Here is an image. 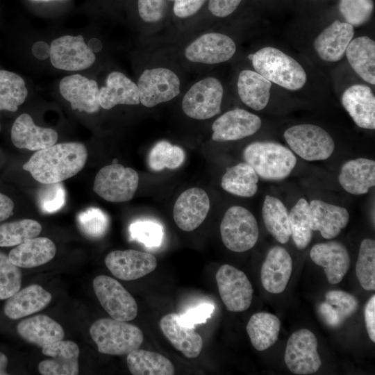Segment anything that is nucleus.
<instances>
[{
  "label": "nucleus",
  "mask_w": 375,
  "mask_h": 375,
  "mask_svg": "<svg viewBox=\"0 0 375 375\" xmlns=\"http://www.w3.org/2000/svg\"><path fill=\"white\" fill-rule=\"evenodd\" d=\"M87 158L88 150L83 144L63 142L37 151L23 169L42 184L60 183L78 174Z\"/></svg>",
  "instance_id": "nucleus-1"
},
{
  "label": "nucleus",
  "mask_w": 375,
  "mask_h": 375,
  "mask_svg": "<svg viewBox=\"0 0 375 375\" xmlns=\"http://www.w3.org/2000/svg\"><path fill=\"white\" fill-rule=\"evenodd\" d=\"M251 60L256 72L287 90H300L306 83L307 75L300 63L278 49L263 47L253 53Z\"/></svg>",
  "instance_id": "nucleus-2"
},
{
  "label": "nucleus",
  "mask_w": 375,
  "mask_h": 375,
  "mask_svg": "<svg viewBox=\"0 0 375 375\" xmlns=\"http://www.w3.org/2000/svg\"><path fill=\"white\" fill-rule=\"evenodd\" d=\"M243 158L258 176L267 181L287 178L297 163L292 151L274 142H256L246 147Z\"/></svg>",
  "instance_id": "nucleus-3"
},
{
  "label": "nucleus",
  "mask_w": 375,
  "mask_h": 375,
  "mask_svg": "<svg viewBox=\"0 0 375 375\" xmlns=\"http://www.w3.org/2000/svg\"><path fill=\"white\" fill-rule=\"evenodd\" d=\"M92 339L99 352L112 355H127L138 349L144 340L142 331L136 326L110 318L95 321L90 328Z\"/></svg>",
  "instance_id": "nucleus-4"
},
{
  "label": "nucleus",
  "mask_w": 375,
  "mask_h": 375,
  "mask_svg": "<svg viewBox=\"0 0 375 375\" xmlns=\"http://www.w3.org/2000/svg\"><path fill=\"white\" fill-rule=\"evenodd\" d=\"M283 137L290 149L308 161L326 160L335 149V143L330 134L315 124L292 126L284 132Z\"/></svg>",
  "instance_id": "nucleus-5"
},
{
  "label": "nucleus",
  "mask_w": 375,
  "mask_h": 375,
  "mask_svg": "<svg viewBox=\"0 0 375 375\" xmlns=\"http://www.w3.org/2000/svg\"><path fill=\"white\" fill-rule=\"evenodd\" d=\"M220 234L225 247L234 252H244L256 244L259 230L253 215L247 208L233 206L225 212Z\"/></svg>",
  "instance_id": "nucleus-6"
},
{
  "label": "nucleus",
  "mask_w": 375,
  "mask_h": 375,
  "mask_svg": "<svg viewBox=\"0 0 375 375\" xmlns=\"http://www.w3.org/2000/svg\"><path fill=\"white\" fill-rule=\"evenodd\" d=\"M138 182L139 176L135 169L113 163L97 172L93 190L108 201L125 202L133 197Z\"/></svg>",
  "instance_id": "nucleus-7"
},
{
  "label": "nucleus",
  "mask_w": 375,
  "mask_h": 375,
  "mask_svg": "<svg viewBox=\"0 0 375 375\" xmlns=\"http://www.w3.org/2000/svg\"><path fill=\"white\" fill-rule=\"evenodd\" d=\"M93 288L101 306L113 319L128 322L138 315V304L133 296L116 279L106 275L95 277Z\"/></svg>",
  "instance_id": "nucleus-8"
},
{
  "label": "nucleus",
  "mask_w": 375,
  "mask_h": 375,
  "mask_svg": "<svg viewBox=\"0 0 375 375\" xmlns=\"http://www.w3.org/2000/svg\"><path fill=\"white\" fill-rule=\"evenodd\" d=\"M224 90L220 81L213 77L203 78L194 83L182 101V109L186 115L195 119H207L221 110Z\"/></svg>",
  "instance_id": "nucleus-9"
},
{
  "label": "nucleus",
  "mask_w": 375,
  "mask_h": 375,
  "mask_svg": "<svg viewBox=\"0 0 375 375\" xmlns=\"http://www.w3.org/2000/svg\"><path fill=\"white\" fill-rule=\"evenodd\" d=\"M317 339L306 328L293 333L287 342L284 360L294 374L307 375L317 372L322 365L317 352Z\"/></svg>",
  "instance_id": "nucleus-10"
},
{
  "label": "nucleus",
  "mask_w": 375,
  "mask_h": 375,
  "mask_svg": "<svg viewBox=\"0 0 375 375\" xmlns=\"http://www.w3.org/2000/svg\"><path fill=\"white\" fill-rule=\"evenodd\" d=\"M215 279L220 297L228 311L242 312L249 308L253 290L242 271L223 265L218 269Z\"/></svg>",
  "instance_id": "nucleus-11"
},
{
  "label": "nucleus",
  "mask_w": 375,
  "mask_h": 375,
  "mask_svg": "<svg viewBox=\"0 0 375 375\" xmlns=\"http://www.w3.org/2000/svg\"><path fill=\"white\" fill-rule=\"evenodd\" d=\"M138 88L140 102L151 108L176 97L180 93V80L167 68L146 69L139 78Z\"/></svg>",
  "instance_id": "nucleus-12"
},
{
  "label": "nucleus",
  "mask_w": 375,
  "mask_h": 375,
  "mask_svg": "<svg viewBox=\"0 0 375 375\" xmlns=\"http://www.w3.org/2000/svg\"><path fill=\"white\" fill-rule=\"evenodd\" d=\"M49 58L54 67L66 71L87 69L96 59L83 35H64L55 39L50 45Z\"/></svg>",
  "instance_id": "nucleus-13"
},
{
  "label": "nucleus",
  "mask_w": 375,
  "mask_h": 375,
  "mask_svg": "<svg viewBox=\"0 0 375 375\" xmlns=\"http://www.w3.org/2000/svg\"><path fill=\"white\" fill-rule=\"evenodd\" d=\"M105 264L116 278L132 281L152 272L157 260L153 254L138 250H115L106 256Z\"/></svg>",
  "instance_id": "nucleus-14"
},
{
  "label": "nucleus",
  "mask_w": 375,
  "mask_h": 375,
  "mask_svg": "<svg viewBox=\"0 0 375 375\" xmlns=\"http://www.w3.org/2000/svg\"><path fill=\"white\" fill-rule=\"evenodd\" d=\"M236 45L228 35L209 33L197 38L185 50L188 60L204 64H218L231 59Z\"/></svg>",
  "instance_id": "nucleus-15"
},
{
  "label": "nucleus",
  "mask_w": 375,
  "mask_h": 375,
  "mask_svg": "<svg viewBox=\"0 0 375 375\" xmlns=\"http://www.w3.org/2000/svg\"><path fill=\"white\" fill-rule=\"evenodd\" d=\"M210 210V199L201 188H191L183 192L176 199L173 209L176 224L184 231L198 228Z\"/></svg>",
  "instance_id": "nucleus-16"
},
{
  "label": "nucleus",
  "mask_w": 375,
  "mask_h": 375,
  "mask_svg": "<svg viewBox=\"0 0 375 375\" xmlns=\"http://www.w3.org/2000/svg\"><path fill=\"white\" fill-rule=\"evenodd\" d=\"M261 124V119L253 113L244 109L231 110L213 122L212 139L216 142L240 140L256 133Z\"/></svg>",
  "instance_id": "nucleus-17"
},
{
  "label": "nucleus",
  "mask_w": 375,
  "mask_h": 375,
  "mask_svg": "<svg viewBox=\"0 0 375 375\" xmlns=\"http://www.w3.org/2000/svg\"><path fill=\"white\" fill-rule=\"evenodd\" d=\"M59 90L62 97L70 103L73 110L94 113L99 110V89L97 83L81 74L62 78Z\"/></svg>",
  "instance_id": "nucleus-18"
},
{
  "label": "nucleus",
  "mask_w": 375,
  "mask_h": 375,
  "mask_svg": "<svg viewBox=\"0 0 375 375\" xmlns=\"http://www.w3.org/2000/svg\"><path fill=\"white\" fill-rule=\"evenodd\" d=\"M44 355L50 359L44 360L38 365L42 375H77L79 372L78 345L70 340H60L42 347Z\"/></svg>",
  "instance_id": "nucleus-19"
},
{
  "label": "nucleus",
  "mask_w": 375,
  "mask_h": 375,
  "mask_svg": "<svg viewBox=\"0 0 375 375\" xmlns=\"http://www.w3.org/2000/svg\"><path fill=\"white\" fill-rule=\"evenodd\" d=\"M312 260L323 267L328 281L339 283L350 267V256L346 247L337 241L315 244L310 251Z\"/></svg>",
  "instance_id": "nucleus-20"
},
{
  "label": "nucleus",
  "mask_w": 375,
  "mask_h": 375,
  "mask_svg": "<svg viewBox=\"0 0 375 375\" xmlns=\"http://www.w3.org/2000/svg\"><path fill=\"white\" fill-rule=\"evenodd\" d=\"M292 267V258L285 248L280 246L271 248L260 269L263 288L272 294L283 292L290 278Z\"/></svg>",
  "instance_id": "nucleus-21"
},
{
  "label": "nucleus",
  "mask_w": 375,
  "mask_h": 375,
  "mask_svg": "<svg viewBox=\"0 0 375 375\" xmlns=\"http://www.w3.org/2000/svg\"><path fill=\"white\" fill-rule=\"evenodd\" d=\"M353 35V26L337 19L317 36L314 48L322 60L337 62L342 58Z\"/></svg>",
  "instance_id": "nucleus-22"
},
{
  "label": "nucleus",
  "mask_w": 375,
  "mask_h": 375,
  "mask_svg": "<svg viewBox=\"0 0 375 375\" xmlns=\"http://www.w3.org/2000/svg\"><path fill=\"white\" fill-rule=\"evenodd\" d=\"M57 132L50 128L40 127L34 124L27 113L20 115L11 128V140L19 149L39 151L55 144L58 140Z\"/></svg>",
  "instance_id": "nucleus-23"
},
{
  "label": "nucleus",
  "mask_w": 375,
  "mask_h": 375,
  "mask_svg": "<svg viewBox=\"0 0 375 375\" xmlns=\"http://www.w3.org/2000/svg\"><path fill=\"white\" fill-rule=\"evenodd\" d=\"M341 101L358 126L375 128V97L369 86L363 84L349 86L344 91Z\"/></svg>",
  "instance_id": "nucleus-24"
},
{
  "label": "nucleus",
  "mask_w": 375,
  "mask_h": 375,
  "mask_svg": "<svg viewBox=\"0 0 375 375\" xmlns=\"http://www.w3.org/2000/svg\"><path fill=\"white\" fill-rule=\"evenodd\" d=\"M159 326L173 347L186 358H194L199 356L203 348V339L192 327L182 323L180 315L169 313L160 319Z\"/></svg>",
  "instance_id": "nucleus-25"
},
{
  "label": "nucleus",
  "mask_w": 375,
  "mask_h": 375,
  "mask_svg": "<svg viewBox=\"0 0 375 375\" xmlns=\"http://www.w3.org/2000/svg\"><path fill=\"white\" fill-rule=\"evenodd\" d=\"M310 226L318 231L325 239L338 236L349 221V214L345 208L313 199L309 203Z\"/></svg>",
  "instance_id": "nucleus-26"
},
{
  "label": "nucleus",
  "mask_w": 375,
  "mask_h": 375,
  "mask_svg": "<svg viewBox=\"0 0 375 375\" xmlns=\"http://www.w3.org/2000/svg\"><path fill=\"white\" fill-rule=\"evenodd\" d=\"M51 299V293L38 284H32L8 298L3 312L8 318L18 319L43 310Z\"/></svg>",
  "instance_id": "nucleus-27"
},
{
  "label": "nucleus",
  "mask_w": 375,
  "mask_h": 375,
  "mask_svg": "<svg viewBox=\"0 0 375 375\" xmlns=\"http://www.w3.org/2000/svg\"><path fill=\"white\" fill-rule=\"evenodd\" d=\"M17 331L23 340L41 348L65 337L61 325L45 315H34L22 320L17 326Z\"/></svg>",
  "instance_id": "nucleus-28"
},
{
  "label": "nucleus",
  "mask_w": 375,
  "mask_h": 375,
  "mask_svg": "<svg viewBox=\"0 0 375 375\" xmlns=\"http://www.w3.org/2000/svg\"><path fill=\"white\" fill-rule=\"evenodd\" d=\"M338 181L351 194L367 193L375 185V161L360 158L346 162L341 168Z\"/></svg>",
  "instance_id": "nucleus-29"
},
{
  "label": "nucleus",
  "mask_w": 375,
  "mask_h": 375,
  "mask_svg": "<svg viewBox=\"0 0 375 375\" xmlns=\"http://www.w3.org/2000/svg\"><path fill=\"white\" fill-rule=\"evenodd\" d=\"M99 99L100 106L106 110L119 104L138 105L140 103L138 85L119 72L108 74L106 86L99 90Z\"/></svg>",
  "instance_id": "nucleus-30"
},
{
  "label": "nucleus",
  "mask_w": 375,
  "mask_h": 375,
  "mask_svg": "<svg viewBox=\"0 0 375 375\" xmlns=\"http://www.w3.org/2000/svg\"><path fill=\"white\" fill-rule=\"evenodd\" d=\"M56 253L55 244L48 238L35 237L12 249L8 257L22 268H33L51 260Z\"/></svg>",
  "instance_id": "nucleus-31"
},
{
  "label": "nucleus",
  "mask_w": 375,
  "mask_h": 375,
  "mask_svg": "<svg viewBox=\"0 0 375 375\" xmlns=\"http://www.w3.org/2000/svg\"><path fill=\"white\" fill-rule=\"evenodd\" d=\"M238 92L241 101L255 110L264 109L270 98L272 82L256 71L242 70L238 79Z\"/></svg>",
  "instance_id": "nucleus-32"
},
{
  "label": "nucleus",
  "mask_w": 375,
  "mask_h": 375,
  "mask_svg": "<svg viewBox=\"0 0 375 375\" xmlns=\"http://www.w3.org/2000/svg\"><path fill=\"white\" fill-rule=\"evenodd\" d=\"M345 54L354 72L365 81L375 84V42L367 36L357 37L349 44Z\"/></svg>",
  "instance_id": "nucleus-33"
},
{
  "label": "nucleus",
  "mask_w": 375,
  "mask_h": 375,
  "mask_svg": "<svg viewBox=\"0 0 375 375\" xmlns=\"http://www.w3.org/2000/svg\"><path fill=\"white\" fill-rule=\"evenodd\" d=\"M358 308V299L342 290H330L326 293L325 301L319 306V312L323 320L331 327L340 326Z\"/></svg>",
  "instance_id": "nucleus-34"
},
{
  "label": "nucleus",
  "mask_w": 375,
  "mask_h": 375,
  "mask_svg": "<svg viewBox=\"0 0 375 375\" xmlns=\"http://www.w3.org/2000/svg\"><path fill=\"white\" fill-rule=\"evenodd\" d=\"M280 327L281 322L276 315L260 312L250 317L246 329L253 347L262 351L276 342Z\"/></svg>",
  "instance_id": "nucleus-35"
},
{
  "label": "nucleus",
  "mask_w": 375,
  "mask_h": 375,
  "mask_svg": "<svg viewBox=\"0 0 375 375\" xmlns=\"http://www.w3.org/2000/svg\"><path fill=\"white\" fill-rule=\"evenodd\" d=\"M126 363L133 375H173L172 362L156 352L135 349L127 354Z\"/></svg>",
  "instance_id": "nucleus-36"
},
{
  "label": "nucleus",
  "mask_w": 375,
  "mask_h": 375,
  "mask_svg": "<svg viewBox=\"0 0 375 375\" xmlns=\"http://www.w3.org/2000/svg\"><path fill=\"white\" fill-rule=\"evenodd\" d=\"M262 219L268 232L281 244L288 242L291 236L289 213L283 203L272 196H265Z\"/></svg>",
  "instance_id": "nucleus-37"
},
{
  "label": "nucleus",
  "mask_w": 375,
  "mask_h": 375,
  "mask_svg": "<svg viewBox=\"0 0 375 375\" xmlns=\"http://www.w3.org/2000/svg\"><path fill=\"white\" fill-rule=\"evenodd\" d=\"M258 176L246 162L227 169L221 180L222 188L228 193L251 197L258 190Z\"/></svg>",
  "instance_id": "nucleus-38"
},
{
  "label": "nucleus",
  "mask_w": 375,
  "mask_h": 375,
  "mask_svg": "<svg viewBox=\"0 0 375 375\" xmlns=\"http://www.w3.org/2000/svg\"><path fill=\"white\" fill-rule=\"evenodd\" d=\"M27 95L25 82L19 75L0 70V110L17 111Z\"/></svg>",
  "instance_id": "nucleus-39"
},
{
  "label": "nucleus",
  "mask_w": 375,
  "mask_h": 375,
  "mask_svg": "<svg viewBox=\"0 0 375 375\" xmlns=\"http://www.w3.org/2000/svg\"><path fill=\"white\" fill-rule=\"evenodd\" d=\"M291 236L297 249H306L311 242L312 230L310 226L309 203L299 199L289 213Z\"/></svg>",
  "instance_id": "nucleus-40"
},
{
  "label": "nucleus",
  "mask_w": 375,
  "mask_h": 375,
  "mask_svg": "<svg viewBox=\"0 0 375 375\" xmlns=\"http://www.w3.org/2000/svg\"><path fill=\"white\" fill-rule=\"evenodd\" d=\"M42 231L36 220L24 219L0 224V247L17 246L38 237Z\"/></svg>",
  "instance_id": "nucleus-41"
},
{
  "label": "nucleus",
  "mask_w": 375,
  "mask_h": 375,
  "mask_svg": "<svg viewBox=\"0 0 375 375\" xmlns=\"http://www.w3.org/2000/svg\"><path fill=\"white\" fill-rule=\"evenodd\" d=\"M185 156L182 148L172 145L167 141H160L151 149L148 165L153 171H161L164 168L174 169L183 164Z\"/></svg>",
  "instance_id": "nucleus-42"
},
{
  "label": "nucleus",
  "mask_w": 375,
  "mask_h": 375,
  "mask_svg": "<svg viewBox=\"0 0 375 375\" xmlns=\"http://www.w3.org/2000/svg\"><path fill=\"white\" fill-rule=\"evenodd\" d=\"M356 274L361 286L367 291L375 290V241L364 239L360 245Z\"/></svg>",
  "instance_id": "nucleus-43"
},
{
  "label": "nucleus",
  "mask_w": 375,
  "mask_h": 375,
  "mask_svg": "<svg viewBox=\"0 0 375 375\" xmlns=\"http://www.w3.org/2000/svg\"><path fill=\"white\" fill-rule=\"evenodd\" d=\"M77 222L80 230L85 235L92 238H100L107 232L110 219L102 210L92 207L79 213Z\"/></svg>",
  "instance_id": "nucleus-44"
},
{
  "label": "nucleus",
  "mask_w": 375,
  "mask_h": 375,
  "mask_svg": "<svg viewBox=\"0 0 375 375\" xmlns=\"http://www.w3.org/2000/svg\"><path fill=\"white\" fill-rule=\"evenodd\" d=\"M374 0H339L338 10L345 22L352 26L367 23L372 16Z\"/></svg>",
  "instance_id": "nucleus-45"
},
{
  "label": "nucleus",
  "mask_w": 375,
  "mask_h": 375,
  "mask_svg": "<svg viewBox=\"0 0 375 375\" xmlns=\"http://www.w3.org/2000/svg\"><path fill=\"white\" fill-rule=\"evenodd\" d=\"M22 285V272L8 256L0 251V300H5L17 292Z\"/></svg>",
  "instance_id": "nucleus-46"
},
{
  "label": "nucleus",
  "mask_w": 375,
  "mask_h": 375,
  "mask_svg": "<svg viewBox=\"0 0 375 375\" xmlns=\"http://www.w3.org/2000/svg\"><path fill=\"white\" fill-rule=\"evenodd\" d=\"M132 240H136L147 247H159L163 239L162 226L151 220H138L129 226Z\"/></svg>",
  "instance_id": "nucleus-47"
},
{
  "label": "nucleus",
  "mask_w": 375,
  "mask_h": 375,
  "mask_svg": "<svg viewBox=\"0 0 375 375\" xmlns=\"http://www.w3.org/2000/svg\"><path fill=\"white\" fill-rule=\"evenodd\" d=\"M44 185L38 194V205L45 213L55 212L65 205V188L61 183Z\"/></svg>",
  "instance_id": "nucleus-48"
},
{
  "label": "nucleus",
  "mask_w": 375,
  "mask_h": 375,
  "mask_svg": "<svg viewBox=\"0 0 375 375\" xmlns=\"http://www.w3.org/2000/svg\"><path fill=\"white\" fill-rule=\"evenodd\" d=\"M138 12L142 19L146 22H155L165 15V0H138Z\"/></svg>",
  "instance_id": "nucleus-49"
},
{
  "label": "nucleus",
  "mask_w": 375,
  "mask_h": 375,
  "mask_svg": "<svg viewBox=\"0 0 375 375\" xmlns=\"http://www.w3.org/2000/svg\"><path fill=\"white\" fill-rule=\"evenodd\" d=\"M214 309V306L210 303H202L188 310L180 317L184 325L193 328L198 324L205 323L210 317Z\"/></svg>",
  "instance_id": "nucleus-50"
},
{
  "label": "nucleus",
  "mask_w": 375,
  "mask_h": 375,
  "mask_svg": "<svg viewBox=\"0 0 375 375\" xmlns=\"http://www.w3.org/2000/svg\"><path fill=\"white\" fill-rule=\"evenodd\" d=\"M242 0H209L208 9L219 17H225L232 14L239 6Z\"/></svg>",
  "instance_id": "nucleus-51"
},
{
  "label": "nucleus",
  "mask_w": 375,
  "mask_h": 375,
  "mask_svg": "<svg viewBox=\"0 0 375 375\" xmlns=\"http://www.w3.org/2000/svg\"><path fill=\"white\" fill-rule=\"evenodd\" d=\"M206 0H174V12L181 18L194 15Z\"/></svg>",
  "instance_id": "nucleus-52"
},
{
  "label": "nucleus",
  "mask_w": 375,
  "mask_h": 375,
  "mask_svg": "<svg viewBox=\"0 0 375 375\" xmlns=\"http://www.w3.org/2000/svg\"><path fill=\"white\" fill-rule=\"evenodd\" d=\"M365 322L370 340L375 342V295L370 297L365 307Z\"/></svg>",
  "instance_id": "nucleus-53"
},
{
  "label": "nucleus",
  "mask_w": 375,
  "mask_h": 375,
  "mask_svg": "<svg viewBox=\"0 0 375 375\" xmlns=\"http://www.w3.org/2000/svg\"><path fill=\"white\" fill-rule=\"evenodd\" d=\"M14 203L8 196L0 192V222L7 219L12 213Z\"/></svg>",
  "instance_id": "nucleus-54"
},
{
  "label": "nucleus",
  "mask_w": 375,
  "mask_h": 375,
  "mask_svg": "<svg viewBox=\"0 0 375 375\" xmlns=\"http://www.w3.org/2000/svg\"><path fill=\"white\" fill-rule=\"evenodd\" d=\"M31 51L34 56L40 60H45L50 56V46L44 41L34 43Z\"/></svg>",
  "instance_id": "nucleus-55"
},
{
  "label": "nucleus",
  "mask_w": 375,
  "mask_h": 375,
  "mask_svg": "<svg viewBox=\"0 0 375 375\" xmlns=\"http://www.w3.org/2000/svg\"><path fill=\"white\" fill-rule=\"evenodd\" d=\"M8 363V359L7 356L4 353L0 352V375L8 374L6 371Z\"/></svg>",
  "instance_id": "nucleus-56"
},
{
  "label": "nucleus",
  "mask_w": 375,
  "mask_h": 375,
  "mask_svg": "<svg viewBox=\"0 0 375 375\" xmlns=\"http://www.w3.org/2000/svg\"><path fill=\"white\" fill-rule=\"evenodd\" d=\"M88 46L93 52H98L102 48L101 42L96 38L91 39L88 44Z\"/></svg>",
  "instance_id": "nucleus-57"
},
{
  "label": "nucleus",
  "mask_w": 375,
  "mask_h": 375,
  "mask_svg": "<svg viewBox=\"0 0 375 375\" xmlns=\"http://www.w3.org/2000/svg\"><path fill=\"white\" fill-rule=\"evenodd\" d=\"M34 1H51L54 0H34Z\"/></svg>",
  "instance_id": "nucleus-58"
}]
</instances>
